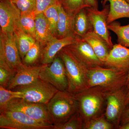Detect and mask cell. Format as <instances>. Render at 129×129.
Wrapping results in <instances>:
<instances>
[{
  "label": "cell",
  "mask_w": 129,
  "mask_h": 129,
  "mask_svg": "<svg viewBox=\"0 0 129 129\" xmlns=\"http://www.w3.org/2000/svg\"><path fill=\"white\" fill-rule=\"evenodd\" d=\"M64 63L69 82L68 91L77 94L88 89V68L65 47L58 53Z\"/></svg>",
  "instance_id": "1"
},
{
  "label": "cell",
  "mask_w": 129,
  "mask_h": 129,
  "mask_svg": "<svg viewBox=\"0 0 129 129\" xmlns=\"http://www.w3.org/2000/svg\"><path fill=\"white\" fill-rule=\"evenodd\" d=\"M128 73L106 67L88 69V88L99 87L108 95L127 85Z\"/></svg>",
  "instance_id": "2"
},
{
  "label": "cell",
  "mask_w": 129,
  "mask_h": 129,
  "mask_svg": "<svg viewBox=\"0 0 129 129\" xmlns=\"http://www.w3.org/2000/svg\"><path fill=\"white\" fill-rule=\"evenodd\" d=\"M46 105L53 129L68 121L79 109L75 95L64 91L58 90Z\"/></svg>",
  "instance_id": "3"
},
{
  "label": "cell",
  "mask_w": 129,
  "mask_h": 129,
  "mask_svg": "<svg viewBox=\"0 0 129 129\" xmlns=\"http://www.w3.org/2000/svg\"><path fill=\"white\" fill-rule=\"evenodd\" d=\"M79 103V111L85 124L103 114L107 94L99 87L89 88L75 94Z\"/></svg>",
  "instance_id": "4"
},
{
  "label": "cell",
  "mask_w": 129,
  "mask_h": 129,
  "mask_svg": "<svg viewBox=\"0 0 129 129\" xmlns=\"http://www.w3.org/2000/svg\"><path fill=\"white\" fill-rule=\"evenodd\" d=\"M12 90L19 92V99L28 102L44 104H47L58 91L50 84L39 78L29 84Z\"/></svg>",
  "instance_id": "5"
},
{
  "label": "cell",
  "mask_w": 129,
  "mask_h": 129,
  "mask_svg": "<svg viewBox=\"0 0 129 129\" xmlns=\"http://www.w3.org/2000/svg\"><path fill=\"white\" fill-rule=\"evenodd\" d=\"M53 125L39 122L22 112L7 110L0 113L1 129H53Z\"/></svg>",
  "instance_id": "6"
},
{
  "label": "cell",
  "mask_w": 129,
  "mask_h": 129,
  "mask_svg": "<svg viewBox=\"0 0 129 129\" xmlns=\"http://www.w3.org/2000/svg\"><path fill=\"white\" fill-rule=\"evenodd\" d=\"M25 64L22 61L14 33H0V66L7 67L17 72Z\"/></svg>",
  "instance_id": "7"
},
{
  "label": "cell",
  "mask_w": 129,
  "mask_h": 129,
  "mask_svg": "<svg viewBox=\"0 0 129 129\" xmlns=\"http://www.w3.org/2000/svg\"><path fill=\"white\" fill-rule=\"evenodd\" d=\"M39 78L48 82L59 91H68L69 82L63 61L56 56L50 64H45L40 73Z\"/></svg>",
  "instance_id": "8"
},
{
  "label": "cell",
  "mask_w": 129,
  "mask_h": 129,
  "mask_svg": "<svg viewBox=\"0 0 129 129\" xmlns=\"http://www.w3.org/2000/svg\"><path fill=\"white\" fill-rule=\"evenodd\" d=\"M124 87L109 93L106 98L105 117L117 128L120 126L121 117L126 106L127 90H125Z\"/></svg>",
  "instance_id": "9"
},
{
  "label": "cell",
  "mask_w": 129,
  "mask_h": 129,
  "mask_svg": "<svg viewBox=\"0 0 129 129\" xmlns=\"http://www.w3.org/2000/svg\"><path fill=\"white\" fill-rule=\"evenodd\" d=\"M8 110L22 112L39 122L53 125L48 114L46 104L32 103L19 98H15L10 102Z\"/></svg>",
  "instance_id": "10"
},
{
  "label": "cell",
  "mask_w": 129,
  "mask_h": 129,
  "mask_svg": "<svg viewBox=\"0 0 129 129\" xmlns=\"http://www.w3.org/2000/svg\"><path fill=\"white\" fill-rule=\"evenodd\" d=\"M101 11L91 7L86 8L87 14L93 26L94 31L108 44L111 49L113 46L111 34L107 27L110 5H106Z\"/></svg>",
  "instance_id": "11"
},
{
  "label": "cell",
  "mask_w": 129,
  "mask_h": 129,
  "mask_svg": "<svg viewBox=\"0 0 129 129\" xmlns=\"http://www.w3.org/2000/svg\"><path fill=\"white\" fill-rule=\"evenodd\" d=\"M67 47L87 67L88 69L105 67L104 63L96 55L92 47L81 37H76L73 43Z\"/></svg>",
  "instance_id": "12"
},
{
  "label": "cell",
  "mask_w": 129,
  "mask_h": 129,
  "mask_svg": "<svg viewBox=\"0 0 129 129\" xmlns=\"http://www.w3.org/2000/svg\"><path fill=\"white\" fill-rule=\"evenodd\" d=\"M21 12L10 1L1 0L0 25L3 32L14 33Z\"/></svg>",
  "instance_id": "13"
},
{
  "label": "cell",
  "mask_w": 129,
  "mask_h": 129,
  "mask_svg": "<svg viewBox=\"0 0 129 129\" xmlns=\"http://www.w3.org/2000/svg\"><path fill=\"white\" fill-rule=\"evenodd\" d=\"M104 67L128 72L129 70V48L119 44L114 45L104 62Z\"/></svg>",
  "instance_id": "14"
},
{
  "label": "cell",
  "mask_w": 129,
  "mask_h": 129,
  "mask_svg": "<svg viewBox=\"0 0 129 129\" xmlns=\"http://www.w3.org/2000/svg\"><path fill=\"white\" fill-rule=\"evenodd\" d=\"M76 37L69 36L62 39L55 38L42 48L40 62L42 64H50L63 48L73 43Z\"/></svg>",
  "instance_id": "15"
},
{
  "label": "cell",
  "mask_w": 129,
  "mask_h": 129,
  "mask_svg": "<svg viewBox=\"0 0 129 129\" xmlns=\"http://www.w3.org/2000/svg\"><path fill=\"white\" fill-rule=\"evenodd\" d=\"M45 64L32 66L25 65L19 70L12 79L7 89L12 90L18 86L29 84L39 78L40 72Z\"/></svg>",
  "instance_id": "16"
},
{
  "label": "cell",
  "mask_w": 129,
  "mask_h": 129,
  "mask_svg": "<svg viewBox=\"0 0 129 129\" xmlns=\"http://www.w3.org/2000/svg\"><path fill=\"white\" fill-rule=\"evenodd\" d=\"M56 38L44 13L37 14L35 20V39L42 48L49 41Z\"/></svg>",
  "instance_id": "17"
},
{
  "label": "cell",
  "mask_w": 129,
  "mask_h": 129,
  "mask_svg": "<svg viewBox=\"0 0 129 129\" xmlns=\"http://www.w3.org/2000/svg\"><path fill=\"white\" fill-rule=\"evenodd\" d=\"M82 39L89 44L98 57L104 63L111 50L106 41L94 30L88 32Z\"/></svg>",
  "instance_id": "18"
},
{
  "label": "cell",
  "mask_w": 129,
  "mask_h": 129,
  "mask_svg": "<svg viewBox=\"0 0 129 129\" xmlns=\"http://www.w3.org/2000/svg\"><path fill=\"white\" fill-rule=\"evenodd\" d=\"M58 13L59 19L57 29V38L62 39L70 36L75 37L73 29L75 16L68 13L61 4L58 7Z\"/></svg>",
  "instance_id": "19"
},
{
  "label": "cell",
  "mask_w": 129,
  "mask_h": 129,
  "mask_svg": "<svg viewBox=\"0 0 129 129\" xmlns=\"http://www.w3.org/2000/svg\"><path fill=\"white\" fill-rule=\"evenodd\" d=\"M107 2L110 3V11L107 19V25L119 19L129 18V4L125 0H102L103 7L106 6Z\"/></svg>",
  "instance_id": "20"
},
{
  "label": "cell",
  "mask_w": 129,
  "mask_h": 129,
  "mask_svg": "<svg viewBox=\"0 0 129 129\" xmlns=\"http://www.w3.org/2000/svg\"><path fill=\"white\" fill-rule=\"evenodd\" d=\"M73 29L75 36L81 38L88 32L94 30L85 8L81 9L75 16Z\"/></svg>",
  "instance_id": "21"
},
{
  "label": "cell",
  "mask_w": 129,
  "mask_h": 129,
  "mask_svg": "<svg viewBox=\"0 0 129 129\" xmlns=\"http://www.w3.org/2000/svg\"><path fill=\"white\" fill-rule=\"evenodd\" d=\"M15 41L22 61L28 51L36 42L35 39L24 32L19 25V22L14 29Z\"/></svg>",
  "instance_id": "22"
},
{
  "label": "cell",
  "mask_w": 129,
  "mask_h": 129,
  "mask_svg": "<svg viewBox=\"0 0 129 129\" xmlns=\"http://www.w3.org/2000/svg\"><path fill=\"white\" fill-rule=\"evenodd\" d=\"M37 14L35 11L21 12L18 22L20 27L26 33L35 39V20Z\"/></svg>",
  "instance_id": "23"
},
{
  "label": "cell",
  "mask_w": 129,
  "mask_h": 129,
  "mask_svg": "<svg viewBox=\"0 0 129 129\" xmlns=\"http://www.w3.org/2000/svg\"><path fill=\"white\" fill-rule=\"evenodd\" d=\"M107 27L117 35L118 44L129 47V24L122 26L119 23L115 21L108 24Z\"/></svg>",
  "instance_id": "24"
},
{
  "label": "cell",
  "mask_w": 129,
  "mask_h": 129,
  "mask_svg": "<svg viewBox=\"0 0 129 129\" xmlns=\"http://www.w3.org/2000/svg\"><path fill=\"white\" fill-rule=\"evenodd\" d=\"M60 4L59 1L58 2L47 8L43 13L49 22L53 35L56 38L57 23L59 19L58 7Z\"/></svg>",
  "instance_id": "25"
},
{
  "label": "cell",
  "mask_w": 129,
  "mask_h": 129,
  "mask_svg": "<svg viewBox=\"0 0 129 129\" xmlns=\"http://www.w3.org/2000/svg\"><path fill=\"white\" fill-rule=\"evenodd\" d=\"M15 98H19L18 91L0 86V113L7 111L10 102Z\"/></svg>",
  "instance_id": "26"
},
{
  "label": "cell",
  "mask_w": 129,
  "mask_h": 129,
  "mask_svg": "<svg viewBox=\"0 0 129 129\" xmlns=\"http://www.w3.org/2000/svg\"><path fill=\"white\" fill-rule=\"evenodd\" d=\"M68 13L75 16L83 8L90 7L86 0H58Z\"/></svg>",
  "instance_id": "27"
},
{
  "label": "cell",
  "mask_w": 129,
  "mask_h": 129,
  "mask_svg": "<svg viewBox=\"0 0 129 129\" xmlns=\"http://www.w3.org/2000/svg\"><path fill=\"white\" fill-rule=\"evenodd\" d=\"M42 47L38 41L35 43L28 51L24 58L22 62L27 66L36 65L41 56Z\"/></svg>",
  "instance_id": "28"
},
{
  "label": "cell",
  "mask_w": 129,
  "mask_h": 129,
  "mask_svg": "<svg viewBox=\"0 0 129 129\" xmlns=\"http://www.w3.org/2000/svg\"><path fill=\"white\" fill-rule=\"evenodd\" d=\"M114 126L106 119L105 114L94 118L85 124L84 129H112Z\"/></svg>",
  "instance_id": "29"
},
{
  "label": "cell",
  "mask_w": 129,
  "mask_h": 129,
  "mask_svg": "<svg viewBox=\"0 0 129 129\" xmlns=\"http://www.w3.org/2000/svg\"><path fill=\"white\" fill-rule=\"evenodd\" d=\"M84 123L78 111L68 121L55 129H84Z\"/></svg>",
  "instance_id": "30"
},
{
  "label": "cell",
  "mask_w": 129,
  "mask_h": 129,
  "mask_svg": "<svg viewBox=\"0 0 129 129\" xmlns=\"http://www.w3.org/2000/svg\"><path fill=\"white\" fill-rule=\"evenodd\" d=\"M16 73L9 68L0 66V86L7 89Z\"/></svg>",
  "instance_id": "31"
},
{
  "label": "cell",
  "mask_w": 129,
  "mask_h": 129,
  "mask_svg": "<svg viewBox=\"0 0 129 129\" xmlns=\"http://www.w3.org/2000/svg\"><path fill=\"white\" fill-rule=\"evenodd\" d=\"M21 12L35 11L36 0H10Z\"/></svg>",
  "instance_id": "32"
},
{
  "label": "cell",
  "mask_w": 129,
  "mask_h": 129,
  "mask_svg": "<svg viewBox=\"0 0 129 129\" xmlns=\"http://www.w3.org/2000/svg\"><path fill=\"white\" fill-rule=\"evenodd\" d=\"M58 1V0H36V13L37 15L43 13L47 8Z\"/></svg>",
  "instance_id": "33"
},
{
  "label": "cell",
  "mask_w": 129,
  "mask_h": 129,
  "mask_svg": "<svg viewBox=\"0 0 129 129\" xmlns=\"http://www.w3.org/2000/svg\"><path fill=\"white\" fill-rule=\"evenodd\" d=\"M126 106H127V107L125 108L122 114L120 120L121 125L120 126L129 122V101L128 104Z\"/></svg>",
  "instance_id": "34"
},
{
  "label": "cell",
  "mask_w": 129,
  "mask_h": 129,
  "mask_svg": "<svg viewBox=\"0 0 129 129\" xmlns=\"http://www.w3.org/2000/svg\"><path fill=\"white\" fill-rule=\"evenodd\" d=\"M90 7L98 9V0H86Z\"/></svg>",
  "instance_id": "35"
},
{
  "label": "cell",
  "mask_w": 129,
  "mask_h": 129,
  "mask_svg": "<svg viewBox=\"0 0 129 129\" xmlns=\"http://www.w3.org/2000/svg\"><path fill=\"white\" fill-rule=\"evenodd\" d=\"M127 91L125 100V105H127L129 101V80L127 84Z\"/></svg>",
  "instance_id": "36"
},
{
  "label": "cell",
  "mask_w": 129,
  "mask_h": 129,
  "mask_svg": "<svg viewBox=\"0 0 129 129\" xmlns=\"http://www.w3.org/2000/svg\"><path fill=\"white\" fill-rule=\"evenodd\" d=\"M119 129H129V122L123 125H121L119 128Z\"/></svg>",
  "instance_id": "37"
},
{
  "label": "cell",
  "mask_w": 129,
  "mask_h": 129,
  "mask_svg": "<svg viewBox=\"0 0 129 129\" xmlns=\"http://www.w3.org/2000/svg\"><path fill=\"white\" fill-rule=\"evenodd\" d=\"M129 80V70L128 72V75H127V83Z\"/></svg>",
  "instance_id": "38"
},
{
  "label": "cell",
  "mask_w": 129,
  "mask_h": 129,
  "mask_svg": "<svg viewBox=\"0 0 129 129\" xmlns=\"http://www.w3.org/2000/svg\"><path fill=\"white\" fill-rule=\"evenodd\" d=\"M125 1L128 3V4H129V0H125Z\"/></svg>",
  "instance_id": "39"
},
{
  "label": "cell",
  "mask_w": 129,
  "mask_h": 129,
  "mask_svg": "<svg viewBox=\"0 0 129 129\" xmlns=\"http://www.w3.org/2000/svg\"><path fill=\"white\" fill-rule=\"evenodd\" d=\"M6 1H10V0H6Z\"/></svg>",
  "instance_id": "40"
}]
</instances>
